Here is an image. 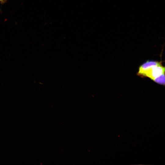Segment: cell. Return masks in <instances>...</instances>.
I'll use <instances>...</instances> for the list:
<instances>
[{"label":"cell","instance_id":"2","mask_svg":"<svg viewBox=\"0 0 165 165\" xmlns=\"http://www.w3.org/2000/svg\"><path fill=\"white\" fill-rule=\"evenodd\" d=\"M153 81L158 84L164 85L165 74H162L159 76L155 79Z\"/></svg>","mask_w":165,"mask_h":165},{"label":"cell","instance_id":"1","mask_svg":"<svg viewBox=\"0 0 165 165\" xmlns=\"http://www.w3.org/2000/svg\"><path fill=\"white\" fill-rule=\"evenodd\" d=\"M165 74V67L161 62L158 64L152 66L138 75L141 77H147L153 80L162 74Z\"/></svg>","mask_w":165,"mask_h":165},{"label":"cell","instance_id":"3","mask_svg":"<svg viewBox=\"0 0 165 165\" xmlns=\"http://www.w3.org/2000/svg\"><path fill=\"white\" fill-rule=\"evenodd\" d=\"M3 0H0V1H2Z\"/></svg>","mask_w":165,"mask_h":165}]
</instances>
